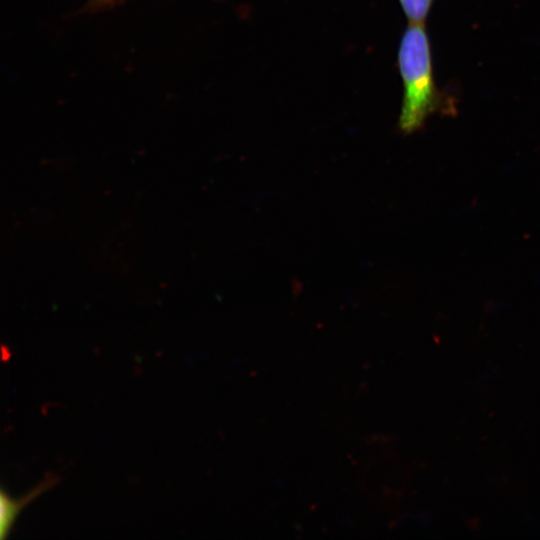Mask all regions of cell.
<instances>
[{
  "label": "cell",
  "mask_w": 540,
  "mask_h": 540,
  "mask_svg": "<svg viewBox=\"0 0 540 540\" xmlns=\"http://www.w3.org/2000/svg\"><path fill=\"white\" fill-rule=\"evenodd\" d=\"M398 67L403 82L399 129L410 134L440 109L442 100L432 67L430 43L423 23H410L398 50Z\"/></svg>",
  "instance_id": "6da1fadb"
},
{
  "label": "cell",
  "mask_w": 540,
  "mask_h": 540,
  "mask_svg": "<svg viewBox=\"0 0 540 540\" xmlns=\"http://www.w3.org/2000/svg\"><path fill=\"white\" fill-rule=\"evenodd\" d=\"M56 476H48L32 491L19 499H13L7 495L4 491L1 492L0 504H1V519H0V535L4 539L8 535L11 527L13 526L17 515L21 509L34 498L39 496L44 491L51 488L56 483Z\"/></svg>",
  "instance_id": "7a4b0ae2"
},
{
  "label": "cell",
  "mask_w": 540,
  "mask_h": 540,
  "mask_svg": "<svg viewBox=\"0 0 540 540\" xmlns=\"http://www.w3.org/2000/svg\"><path fill=\"white\" fill-rule=\"evenodd\" d=\"M434 0H399L410 23H424Z\"/></svg>",
  "instance_id": "3957f363"
},
{
  "label": "cell",
  "mask_w": 540,
  "mask_h": 540,
  "mask_svg": "<svg viewBox=\"0 0 540 540\" xmlns=\"http://www.w3.org/2000/svg\"><path fill=\"white\" fill-rule=\"evenodd\" d=\"M123 0H89L87 9L89 11H100L120 4Z\"/></svg>",
  "instance_id": "277c9868"
}]
</instances>
